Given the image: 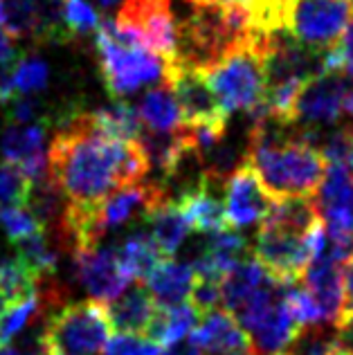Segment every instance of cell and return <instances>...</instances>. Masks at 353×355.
<instances>
[{"mask_svg":"<svg viewBox=\"0 0 353 355\" xmlns=\"http://www.w3.org/2000/svg\"><path fill=\"white\" fill-rule=\"evenodd\" d=\"M162 355H203V351L196 347V342H193L191 338H187V340H180V342L171 344V347H166L162 351Z\"/></svg>","mask_w":353,"mask_h":355,"instance_id":"obj_41","label":"cell"},{"mask_svg":"<svg viewBox=\"0 0 353 355\" xmlns=\"http://www.w3.org/2000/svg\"><path fill=\"white\" fill-rule=\"evenodd\" d=\"M189 299H191V306L203 315L218 311L221 282H205V279H196V286H193Z\"/></svg>","mask_w":353,"mask_h":355,"instance_id":"obj_36","label":"cell"},{"mask_svg":"<svg viewBox=\"0 0 353 355\" xmlns=\"http://www.w3.org/2000/svg\"><path fill=\"white\" fill-rule=\"evenodd\" d=\"M273 207L270 193L257 178L255 169L248 162L236 166L234 173L225 182V214L230 227H250L255 223H264Z\"/></svg>","mask_w":353,"mask_h":355,"instance_id":"obj_12","label":"cell"},{"mask_svg":"<svg viewBox=\"0 0 353 355\" xmlns=\"http://www.w3.org/2000/svg\"><path fill=\"white\" fill-rule=\"evenodd\" d=\"M198 311L191 304H180L171 308L157 306L155 317L148 331L144 333L148 342H155L157 347H171V344L187 340L198 326Z\"/></svg>","mask_w":353,"mask_h":355,"instance_id":"obj_21","label":"cell"},{"mask_svg":"<svg viewBox=\"0 0 353 355\" xmlns=\"http://www.w3.org/2000/svg\"><path fill=\"white\" fill-rule=\"evenodd\" d=\"M164 86L171 90L182 113L184 126L191 128H214L225 133L227 113L214 95L203 72L189 68L187 63L173 61L164 63Z\"/></svg>","mask_w":353,"mask_h":355,"instance_id":"obj_8","label":"cell"},{"mask_svg":"<svg viewBox=\"0 0 353 355\" xmlns=\"http://www.w3.org/2000/svg\"><path fill=\"white\" fill-rule=\"evenodd\" d=\"M148 171L140 142L97 135L81 110L63 115L48 151V175L74 205L101 202L122 187L140 184Z\"/></svg>","mask_w":353,"mask_h":355,"instance_id":"obj_1","label":"cell"},{"mask_svg":"<svg viewBox=\"0 0 353 355\" xmlns=\"http://www.w3.org/2000/svg\"><path fill=\"white\" fill-rule=\"evenodd\" d=\"M291 355H340L336 333L324 329H306L295 340Z\"/></svg>","mask_w":353,"mask_h":355,"instance_id":"obj_34","label":"cell"},{"mask_svg":"<svg viewBox=\"0 0 353 355\" xmlns=\"http://www.w3.org/2000/svg\"><path fill=\"white\" fill-rule=\"evenodd\" d=\"M41 304L43 297L36 293L34 297H27L23 302H16L7 308L3 317H0V349L9 347V342L34 320L36 313L41 311Z\"/></svg>","mask_w":353,"mask_h":355,"instance_id":"obj_29","label":"cell"},{"mask_svg":"<svg viewBox=\"0 0 353 355\" xmlns=\"http://www.w3.org/2000/svg\"><path fill=\"white\" fill-rule=\"evenodd\" d=\"M23 355H50V351H48V347H45L43 338H36V342Z\"/></svg>","mask_w":353,"mask_h":355,"instance_id":"obj_42","label":"cell"},{"mask_svg":"<svg viewBox=\"0 0 353 355\" xmlns=\"http://www.w3.org/2000/svg\"><path fill=\"white\" fill-rule=\"evenodd\" d=\"M144 220L148 225V236L153 239V243L164 254V259H171L189 234L187 220H184L178 205L171 198H166L157 207H153L144 216Z\"/></svg>","mask_w":353,"mask_h":355,"instance_id":"obj_20","label":"cell"},{"mask_svg":"<svg viewBox=\"0 0 353 355\" xmlns=\"http://www.w3.org/2000/svg\"><path fill=\"white\" fill-rule=\"evenodd\" d=\"M0 27H5V12H3V0H0Z\"/></svg>","mask_w":353,"mask_h":355,"instance_id":"obj_49","label":"cell"},{"mask_svg":"<svg viewBox=\"0 0 353 355\" xmlns=\"http://www.w3.org/2000/svg\"><path fill=\"white\" fill-rule=\"evenodd\" d=\"M336 50L340 54V72L345 77H353V21L342 36V41L336 45Z\"/></svg>","mask_w":353,"mask_h":355,"instance_id":"obj_38","label":"cell"},{"mask_svg":"<svg viewBox=\"0 0 353 355\" xmlns=\"http://www.w3.org/2000/svg\"><path fill=\"white\" fill-rule=\"evenodd\" d=\"M34 182L16 164L0 162V207H25Z\"/></svg>","mask_w":353,"mask_h":355,"instance_id":"obj_30","label":"cell"},{"mask_svg":"<svg viewBox=\"0 0 353 355\" xmlns=\"http://www.w3.org/2000/svg\"><path fill=\"white\" fill-rule=\"evenodd\" d=\"M63 23H66L70 41H74L97 32L101 21L97 9L88 0H63Z\"/></svg>","mask_w":353,"mask_h":355,"instance_id":"obj_32","label":"cell"},{"mask_svg":"<svg viewBox=\"0 0 353 355\" xmlns=\"http://www.w3.org/2000/svg\"><path fill=\"white\" fill-rule=\"evenodd\" d=\"M270 275L266 272L264 266L255 259H246L223 277L221 282V304L225 306L227 313H236L259 288L270 282Z\"/></svg>","mask_w":353,"mask_h":355,"instance_id":"obj_22","label":"cell"},{"mask_svg":"<svg viewBox=\"0 0 353 355\" xmlns=\"http://www.w3.org/2000/svg\"><path fill=\"white\" fill-rule=\"evenodd\" d=\"M248 137V164L273 200L311 198L320 189L327 162L309 133L288 135L286 124L261 108L252 115Z\"/></svg>","mask_w":353,"mask_h":355,"instance_id":"obj_2","label":"cell"},{"mask_svg":"<svg viewBox=\"0 0 353 355\" xmlns=\"http://www.w3.org/2000/svg\"><path fill=\"white\" fill-rule=\"evenodd\" d=\"M48 79H50L48 63L41 61L39 57H21L14 65V88L18 92V97L21 95L32 97L34 92L48 86Z\"/></svg>","mask_w":353,"mask_h":355,"instance_id":"obj_31","label":"cell"},{"mask_svg":"<svg viewBox=\"0 0 353 355\" xmlns=\"http://www.w3.org/2000/svg\"><path fill=\"white\" fill-rule=\"evenodd\" d=\"M336 340L345 355H353V315H342L336 324Z\"/></svg>","mask_w":353,"mask_h":355,"instance_id":"obj_39","label":"cell"},{"mask_svg":"<svg viewBox=\"0 0 353 355\" xmlns=\"http://www.w3.org/2000/svg\"><path fill=\"white\" fill-rule=\"evenodd\" d=\"M16 259L21 261L39 282L57 272V263H59L57 250L52 248V243L45 236V232H39V234L16 243Z\"/></svg>","mask_w":353,"mask_h":355,"instance_id":"obj_26","label":"cell"},{"mask_svg":"<svg viewBox=\"0 0 353 355\" xmlns=\"http://www.w3.org/2000/svg\"><path fill=\"white\" fill-rule=\"evenodd\" d=\"M322 241L324 225L311 234H300V232L261 223V230L255 239V261L264 266L275 282L295 286L302 284L306 268Z\"/></svg>","mask_w":353,"mask_h":355,"instance_id":"obj_7","label":"cell"},{"mask_svg":"<svg viewBox=\"0 0 353 355\" xmlns=\"http://www.w3.org/2000/svg\"><path fill=\"white\" fill-rule=\"evenodd\" d=\"M302 329L293 322V317L288 315L284 302L275 306L261 322H259L250 335H252L255 351L264 353H282L288 347H293L295 340L300 338Z\"/></svg>","mask_w":353,"mask_h":355,"instance_id":"obj_23","label":"cell"},{"mask_svg":"<svg viewBox=\"0 0 353 355\" xmlns=\"http://www.w3.org/2000/svg\"><path fill=\"white\" fill-rule=\"evenodd\" d=\"M353 21V0H282V32L315 52H329Z\"/></svg>","mask_w":353,"mask_h":355,"instance_id":"obj_5","label":"cell"},{"mask_svg":"<svg viewBox=\"0 0 353 355\" xmlns=\"http://www.w3.org/2000/svg\"><path fill=\"white\" fill-rule=\"evenodd\" d=\"M173 202L178 205L189 230L198 232V234L214 236L230 227L225 202H221L212 193V180L207 175H200L198 182L184 187Z\"/></svg>","mask_w":353,"mask_h":355,"instance_id":"obj_14","label":"cell"},{"mask_svg":"<svg viewBox=\"0 0 353 355\" xmlns=\"http://www.w3.org/2000/svg\"><path fill=\"white\" fill-rule=\"evenodd\" d=\"M0 355H21V353H18L14 347H3L0 349Z\"/></svg>","mask_w":353,"mask_h":355,"instance_id":"obj_47","label":"cell"},{"mask_svg":"<svg viewBox=\"0 0 353 355\" xmlns=\"http://www.w3.org/2000/svg\"><path fill=\"white\" fill-rule=\"evenodd\" d=\"M95 3H97L99 9H104V12H113V9L122 7L124 0H95Z\"/></svg>","mask_w":353,"mask_h":355,"instance_id":"obj_45","label":"cell"},{"mask_svg":"<svg viewBox=\"0 0 353 355\" xmlns=\"http://www.w3.org/2000/svg\"><path fill=\"white\" fill-rule=\"evenodd\" d=\"M340 261L333 257L327 245V239L313 254L309 268H306L302 286L313 297L318 306L322 324H338L345 313V291H342V272Z\"/></svg>","mask_w":353,"mask_h":355,"instance_id":"obj_11","label":"cell"},{"mask_svg":"<svg viewBox=\"0 0 353 355\" xmlns=\"http://www.w3.org/2000/svg\"><path fill=\"white\" fill-rule=\"evenodd\" d=\"M162 347H157L155 342H148V340H144L142 342V347H140V355H162Z\"/></svg>","mask_w":353,"mask_h":355,"instance_id":"obj_44","label":"cell"},{"mask_svg":"<svg viewBox=\"0 0 353 355\" xmlns=\"http://www.w3.org/2000/svg\"><path fill=\"white\" fill-rule=\"evenodd\" d=\"M196 5H248L250 0H189Z\"/></svg>","mask_w":353,"mask_h":355,"instance_id":"obj_43","label":"cell"},{"mask_svg":"<svg viewBox=\"0 0 353 355\" xmlns=\"http://www.w3.org/2000/svg\"><path fill=\"white\" fill-rule=\"evenodd\" d=\"M140 347L137 335H115L106 344V355H140Z\"/></svg>","mask_w":353,"mask_h":355,"instance_id":"obj_37","label":"cell"},{"mask_svg":"<svg viewBox=\"0 0 353 355\" xmlns=\"http://www.w3.org/2000/svg\"><path fill=\"white\" fill-rule=\"evenodd\" d=\"M345 113L349 117H353V90H349L347 97H345Z\"/></svg>","mask_w":353,"mask_h":355,"instance_id":"obj_46","label":"cell"},{"mask_svg":"<svg viewBox=\"0 0 353 355\" xmlns=\"http://www.w3.org/2000/svg\"><path fill=\"white\" fill-rule=\"evenodd\" d=\"M9 119L14 124H48L43 117V106L39 99L34 97H16L12 104L7 106Z\"/></svg>","mask_w":353,"mask_h":355,"instance_id":"obj_35","label":"cell"},{"mask_svg":"<svg viewBox=\"0 0 353 355\" xmlns=\"http://www.w3.org/2000/svg\"><path fill=\"white\" fill-rule=\"evenodd\" d=\"M137 115L142 119V126H146L153 133H171L184 126L182 113L171 90L164 86L148 90L137 106Z\"/></svg>","mask_w":353,"mask_h":355,"instance_id":"obj_25","label":"cell"},{"mask_svg":"<svg viewBox=\"0 0 353 355\" xmlns=\"http://www.w3.org/2000/svg\"><path fill=\"white\" fill-rule=\"evenodd\" d=\"M7 311V299L0 295V317H3V313Z\"/></svg>","mask_w":353,"mask_h":355,"instance_id":"obj_48","label":"cell"},{"mask_svg":"<svg viewBox=\"0 0 353 355\" xmlns=\"http://www.w3.org/2000/svg\"><path fill=\"white\" fill-rule=\"evenodd\" d=\"M347 77L345 74H322L302 88L297 97L293 124L306 128H320L336 124L345 110L347 97Z\"/></svg>","mask_w":353,"mask_h":355,"instance_id":"obj_9","label":"cell"},{"mask_svg":"<svg viewBox=\"0 0 353 355\" xmlns=\"http://www.w3.org/2000/svg\"><path fill=\"white\" fill-rule=\"evenodd\" d=\"M117 259L131 282H146V277L164 261V254L157 250L148 232H135L117 250Z\"/></svg>","mask_w":353,"mask_h":355,"instance_id":"obj_24","label":"cell"},{"mask_svg":"<svg viewBox=\"0 0 353 355\" xmlns=\"http://www.w3.org/2000/svg\"><path fill=\"white\" fill-rule=\"evenodd\" d=\"M203 77L227 115L239 110L255 115L266 106V68L261 54L252 45L232 52L216 65L203 70Z\"/></svg>","mask_w":353,"mask_h":355,"instance_id":"obj_4","label":"cell"},{"mask_svg":"<svg viewBox=\"0 0 353 355\" xmlns=\"http://www.w3.org/2000/svg\"><path fill=\"white\" fill-rule=\"evenodd\" d=\"M259 355V353H257ZM268 355H291V353H288V351H282V353H268Z\"/></svg>","mask_w":353,"mask_h":355,"instance_id":"obj_51","label":"cell"},{"mask_svg":"<svg viewBox=\"0 0 353 355\" xmlns=\"http://www.w3.org/2000/svg\"><path fill=\"white\" fill-rule=\"evenodd\" d=\"M3 259H5V257H0V263H3Z\"/></svg>","mask_w":353,"mask_h":355,"instance_id":"obj_52","label":"cell"},{"mask_svg":"<svg viewBox=\"0 0 353 355\" xmlns=\"http://www.w3.org/2000/svg\"><path fill=\"white\" fill-rule=\"evenodd\" d=\"M5 34L12 39H34L41 23V0H3Z\"/></svg>","mask_w":353,"mask_h":355,"instance_id":"obj_27","label":"cell"},{"mask_svg":"<svg viewBox=\"0 0 353 355\" xmlns=\"http://www.w3.org/2000/svg\"><path fill=\"white\" fill-rule=\"evenodd\" d=\"M74 272L81 286L86 288L92 302L108 304L122 295L131 279L124 275L122 266H119L117 250L113 248H95L74 252Z\"/></svg>","mask_w":353,"mask_h":355,"instance_id":"obj_10","label":"cell"},{"mask_svg":"<svg viewBox=\"0 0 353 355\" xmlns=\"http://www.w3.org/2000/svg\"><path fill=\"white\" fill-rule=\"evenodd\" d=\"M248 241L236 232H221V234L207 236L205 245L200 248L196 259L191 261V270L196 279L205 282H223V277L232 272L241 261H246Z\"/></svg>","mask_w":353,"mask_h":355,"instance_id":"obj_15","label":"cell"},{"mask_svg":"<svg viewBox=\"0 0 353 355\" xmlns=\"http://www.w3.org/2000/svg\"><path fill=\"white\" fill-rule=\"evenodd\" d=\"M0 230L5 232V236L16 245L25 239L43 232L39 220L32 216V211L25 207H0Z\"/></svg>","mask_w":353,"mask_h":355,"instance_id":"obj_33","label":"cell"},{"mask_svg":"<svg viewBox=\"0 0 353 355\" xmlns=\"http://www.w3.org/2000/svg\"><path fill=\"white\" fill-rule=\"evenodd\" d=\"M48 124H12L3 130L0 153L3 162L16 164L32 182L48 178V153H45Z\"/></svg>","mask_w":353,"mask_h":355,"instance_id":"obj_13","label":"cell"},{"mask_svg":"<svg viewBox=\"0 0 353 355\" xmlns=\"http://www.w3.org/2000/svg\"><path fill=\"white\" fill-rule=\"evenodd\" d=\"M157 311L155 299L146 291V286H131L119 295L115 302L106 304L108 324L119 335L146 333Z\"/></svg>","mask_w":353,"mask_h":355,"instance_id":"obj_17","label":"cell"},{"mask_svg":"<svg viewBox=\"0 0 353 355\" xmlns=\"http://www.w3.org/2000/svg\"><path fill=\"white\" fill-rule=\"evenodd\" d=\"M146 291L151 293L155 304L160 308L180 306L191 297L193 286H196V275L191 266L180 263V261L164 259L151 275L146 277Z\"/></svg>","mask_w":353,"mask_h":355,"instance_id":"obj_18","label":"cell"},{"mask_svg":"<svg viewBox=\"0 0 353 355\" xmlns=\"http://www.w3.org/2000/svg\"><path fill=\"white\" fill-rule=\"evenodd\" d=\"M340 272H342V291H345V313L342 315H353V257L340 266Z\"/></svg>","mask_w":353,"mask_h":355,"instance_id":"obj_40","label":"cell"},{"mask_svg":"<svg viewBox=\"0 0 353 355\" xmlns=\"http://www.w3.org/2000/svg\"><path fill=\"white\" fill-rule=\"evenodd\" d=\"M95 48L101 79L115 101L162 79L164 74V61L148 50L133 30L115 21L99 23Z\"/></svg>","mask_w":353,"mask_h":355,"instance_id":"obj_3","label":"cell"},{"mask_svg":"<svg viewBox=\"0 0 353 355\" xmlns=\"http://www.w3.org/2000/svg\"><path fill=\"white\" fill-rule=\"evenodd\" d=\"M86 115L88 126L97 135L108 139H119V142H140L144 133L142 119L137 115V108H133L128 101H115L106 108H97Z\"/></svg>","mask_w":353,"mask_h":355,"instance_id":"obj_19","label":"cell"},{"mask_svg":"<svg viewBox=\"0 0 353 355\" xmlns=\"http://www.w3.org/2000/svg\"><path fill=\"white\" fill-rule=\"evenodd\" d=\"M189 338L196 342L200 351H207L212 355H227L255 349L252 338L236 322V317L227 311H221V308L207 313L205 320L196 326V331Z\"/></svg>","mask_w":353,"mask_h":355,"instance_id":"obj_16","label":"cell"},{"mask_svg":"<svg viewBox=\"0 0 353 355\" xmlns=\"http://www.w3.org/2000/svg\"><path fill=\"white\" fill-rule=\"evenodd\" d=\"M106 304L72 302L54 313L43 331L50 355H97L108 344Z\"/></svg>","mask_w":353,"mask_h":355,"instance_id":"obj_6","label":"cell"},{"mask_svg":"<svg viewBox=\"0 0 353 355\" xmlns=\"http://www.w3.org/2000/svg\"><path fill=\"white\" fill-rule=\"evenodd\" d=\"M227 355H257V351H241V353H227Z\"/></svg>","mask_w":353,"mask_h":355,"instance_id":"obj_50","label":"cell"},{"mask_svg":"<svg viewBox=\"0 0 353 355\" xmlns=\"http://www.w3.org/2000/svg\"><path fill=\"white\" fill-rule=\"evenodd\" d=\"M36 293H39V279L16 257L3 259V263H0V295L9 304H16L27 297H34Z\"/></svg>","mask_w":353,"mask_h":355,"instance_id":"obj_28","label":"cell"}]
</instances>
